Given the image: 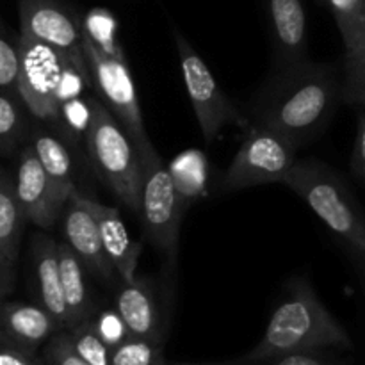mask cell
I'll list each match as a JSON object with an SVG mask.
<instances>
[{
    "instance_id": "cell-3",
    "label": "cell",
    "mask_w": 365,
    "mask_h": 365,
    "mask_svg": "<svg viewBox=\"0 0 365 365\" xmlns=\"http://www.w3.org/2000/svg\"><path fill=\"white\" fill-rule=\"evenodd\" d=\"M93 86L88 57L75 59L53 46L20 34L18 93L29 113L52 125L66 100L82 96Z\"/></svg>"
},
{
    "instance_id": "cell-29",
    "label": "cell",
    "mask_w": 365,
    "mask_h": 365,
    "mask_svg": "<svg viewBox=\"0 0 365 365\" xmlns=\"http://www.w3.org/2000/svg\"><path fill=\"white\" fill-rule=\"evenodd\" d=\"M82 29H84V34L103 52H123L116 39V20L106 9L89 11L82 20Z\"/></svg>"
},
{
    "instance_id": "cell-36",
    "label": "cell",
    "mask_w": 365,
    "mask_h": 365,
    "mask_svg": "<svg viewBox=\"0 0 365 365\" xmlns=\"http://www.w3.org/2000/svg\"><path fill=\"white\" fill-rule=\"evenodd\" d=\"M164 365H166V364H164Z\"/></svg>"
},
{
    "instance_id": "cell-24",
    "label": "cell",
    "mask_w": 365,
    "mask_h": 365,
    "mask_svg": "<svg viewBox=\"0 0 365 365\" xmlns=\"http://www.w3.org/2000/svg\"><path fill=\"white\" fill-rule=\"evenodd\" d=\"M341 31L344 50L365 39V0H324Z\"/></svg>"
},
{
    "instance_id": "cell-6",
    "label": "cell",
    "mask_w": 365,
    "mask_h": 365,
    "mask_svg": "<svg viewBox=\"0 0 365 365\" xmlns=\"http://www.w3.org/2000/svg\"><path fill=\"white\" fill-rule=\"evenodd\" d=\"M141 191H139V217L146 239L170 264L178 253L180 223L185 202L182 200L170 168L160 159L155 146L141 150Z\"/></svg>"
},
{
    "instance_id": "cell-1",
    "label": "cell",
    "mask_w": 365,
    "mask_h": 365,
    "mask_svg": "<svg viewBox=\"0 0 365 365\" xmlns=\"http://www.w3.org/2000/svg\"><path fill=\"white\" fill-rule=\"evenodd\" d=\"M339 100L342 78L337 68L309 59L289 70L271 71L253 98V125L271 128L302 148L327 130Z\"/></svg>"
},
{
    "instance_id": "cell-20",
    "label": "cell",
    "mask_w": 365,
    "mask_h": 365,
    "mask_svg": "<svg viewBox=\"0 0 365 365\" xmlns=\"http://www.w3.org/2000/svg\"><path fill=\"white\" fill-rule=\"evenodd\" d=\"M25 223L27 217L18 200L14 180L0 166V248L13 262L18 260Z\"/></svg>"
},
{
    "instance_id": "cell-18",
    "label": "cell",
    "mask_w": 365,
    "mask_h": 365,
    "mask_svg": "<svg viewBox=\"0 0 365 365\" xmlns=\"http://www.w3.org/2000/svg\"><path fill=\"white\" fill-rule=\"evenodd\" d=\"M29 141L34 146L36 155L45 168V173L52 184L57 203L64 210L71 195L78 191L77 180H75L77 170H75L73 155L68 148V143L61 135L53 134L41 125L32 127Z\"/></svg>"
},
{
    "instance_id": "cell-28",
    "label": "cell",
    "mask_w": 365,
    "mask_h": 365,
    "mask_svg": "<svg viewBox=\"0 0 365 365\" xmlns=\"http://www.w3.org/2000/svg\"><path fill=\"white\" fill-rule=\"evenodd\" d=\"M20 36L14 38L0 16V91H18Z\"/></svg>"
},
{
    "instance_id": "cell-32",
    "label": "cell",
    "mask_w": 365,
    "mask_h": 365,
    "mask_svg": "<svg viewBox=\"0 0 365 365\" xmlns=\"http://www.w3.org/2000/svg\"><path fill=\"white\" fill-rule=\"evenodd\" d=\"M41 359L46 365H89L84 359L78 356L71 346L66 330H61L43 346Z\"/></svg>"
},
{
    "instance_id": "cell-26",
    "label": "cell",
    "mask_w": 365,
    "mask_h": 365,
    "mask_svg": "<svg viewBox=\"0 0 365 365\" xmlns=\"http://www.w3.org/2000/svg\"><path fill=\"white\" fill-rule=\"evenodd\" d=\"M113 365H164L163 342L128 337L110 351Z\"/></svg>"
},
{
    "instance_id": "cell-37",
    "label": "cell",
    "mask_w": 365,
    "mask_h": 365,
    "mask_svg": "<svg viewBox=\"0 0 365 365\" xmlns=\"http://www.w3.org/2000/svg\"><path fill=\"white\" fill-rule=\"evenodd\" d=\"M166 365H168V364H166Z\"/></svg>"
},
{
    "instance_id": "cell-2",
    "label": "cell",
    "mask_w": 365,
    "mask_h": 365,
    "mask_svg": "<svg viewBox=\"0 0 365 365\" xmlns=\"http://www.w3.org/2000/svg\"><path fill=\"white\" fill-rule=\"evenodd\" d=\"M346 328L324 307L305 278L291 280L259 344L245 359L259 360L289 353L351 349Z\"/></svg>"
},
{
    "instance_id": "cell-30",
    "label": "cell",
    "mask_w": 365,
    "mask_h": 365,
    "mask_svg": "<svg viewBox=\"0 0 365 365\" xmlns=\"http://www.w3.org/2000/svg\"><path fill=\"white\" fill-rule=\"evenodd\" d=\"M214 365H344L341 359L330 349L324 351H307V353H289V355L269 356V359H245L235 360L228 364H214Z\"/></svg>"
},
{
    "instance_id": "cell-13",
    "label": "cell",
    "mask_w": 365,
    "mask_h": 365,
    "mask_svg": "<svg viewBox=\"0 0 365 365\" xmlns=\"http://www.w3.org/2000/svg\"><path fill=\"white\" fill-rule=\"evenodd\" d=\"M13 180L27 223L39 228H52L63 216V209L53 196L52 184L31 141L25 143L18 152Z\"/></svg>"
},
{
    "instance_id": "cell-7",
    "label": "cell",
    "mask_w": 365,
    "mask_h": 365,
    "mask_svg": "<svg viewBox=\"0 0 365 365\" xmlns=\"http://www.w3.org/2000/svg\"><path fill=\"white\" fill-rule=\"evenodd\" d=\"M84 52L91 71L93 88L98 100L114 114L121 127L130 135L138 152L152 146L143 120L139 95L128 68L125 52L109 53L100 50L84 34Z\"/></svg>"
},
{
    "instance_id": "cell-14",
    "label": "cell",
    "mask_w": 365,
    "mask_h": 365,
    "mask_svg": "<svg viewBox=\"0 0 365 365\" xmlns=\"http://www.w3.org/2000/svg\"><path fill=\"white\" fill-rule=\"evenodd\" d=\"M63 328L38 303L0 299V348L38 355Z\"/></svg>"
},
{
    "instance_id": "cell-9",
    "label": "cell",
    "mask_w": 365,
    "mask_h": 365,
    "mask_svg": "<svg viewBox=\"0 0 365 365\" xmlns=\"http://www.w3.org/2000/svg\"><path fill=\"white\" fill-rule=\"evenodd\" d=\"M173 36L178 61H180L182 81H184L185 91L191 100L205 143H212L228 125L248 127L250 120L221 91L202 56L192 48L191 43L177 29H173Z\"/></svg>"
},
{
    "instance_id": "cell-31",
    "label": "cell",
    "mask_w": 365,
    "mask_h": 365,
    "mask_svg": "<svg viewBox=\"0 0 365 365\" xmlns=\"http://www.w3.org/2000/svg\"><path fill=\"white\" fill-rule=\"evenodd\" d=\"M89 319H91L96 334L102 337V341L110 349H114L125 339L130 337V331H128L127 324H125V321L121 319V316L118 314V310L114 307L113 309L102 310V312H95Z\"/></svg>"
},
{
    "instance_id": "cell-34",
    "label": "cell",
    "mask_w": 365,
    "mask_h": 365,
    "mask_svg": "<svg viewBox=\"0 0 365 365\" xmlns=\"http://www.w3.org/2000/svg\"><path fill=\"white\" fill-rule=\"evenodd\" d=\"M14 267H16V262H13L0 248V299H4L13 292Z\"/></svg>"
},
{
    "instance_id": "cell-5",
    "label": "cell",
    "mask_w": 365,
    "mask_h": 365,
    "mask_svg": "<svg viewBox=\"0 0 365 365\" xmlns=\"http://www.w3.org/2000/svg\"><path fill=\"white\" fill-rule=\"evenodd\" d=\"M84 141L89 160L100 178L130 212L138 214L141 191L138 148L120 121L98 98H93V120Z\"/></svg>"
},
{
    "instance_id": "cell-4",
    "label": "cell",
    "mask_w": 365,
    "mask_h": 365,
    "mask_svg": "<svg viewBox=\"0 0 365 365\" xmlns=\"http://www.w3.org/2000/svg\"><path fill=\"white\" fill-rule=\"evenodd\" d=\"M284 184L365 264V214L344 180L330 166L317 160H296Z\"/></svg>"
},
{
    "instance_id": "cell-35",
    "label": "cell",
    "mask_w": 365,
    "mask_h": 365,
    "mask_svg": "<svg viewBox=\"0 0 365 365\" xmlns=\"http://www.w3.org/2000/svg\"><path fill=\"white\" fill-rule=\"evenodd\" d=\"M0 365H46L38 355L18 351V349L0 348Z\"/></svg>"
},
{
    "instance_id": "cell-12",
    "label": "cell",
    "mask_w": 365,
    "mask_h": 365,
    "mask_svg": "<svg viewBox=\"0 0 365 365\" xmlns=\"http://www.w3.org/2000/svg\"><path fill=\"white\" fill-rule=\"evenodd\" d=\"M273 71L289 70L309 61L307 16L302 0H264Z\"/></svg>"
},
{
    "instance_id": "cell-22",
    "label": "cell",
    "mask_w": 365,
    "mask_h": 365,
    "mask_svg": "<svg viewBox=\"0 0 365 365\" xmlns=\"http://www.w3.org/2000/svg\"><path fill=\"white\" fill-rule=\"evenodd\" d=\"M93 98L95 96H75L61 103L57 109L52 127L56 128V134L61 135L66 143L86 139L93 120Z\"/></svg>"
},
{
    "instance_id": "cell-19",
    "label": "cell",
    "mask_w": 365,
    "mask_h": 365,
    "mask_svg": "<svg viewBox=\"0 0 365 365\" xmlns=\"http://www.w3.org/2000/svg\"><path fill=\"white\" fill-rule=\"evenodd\" d=\"M59 267L61 282H63V294L68 309V328L88 321L95 310L91 289L88 284V273L84 264L71 252L66 242H59Z\"/></svg>"
},
{
    "instance_id": "cell-17",
    "label": "cell",
    "mask_w": 365,
    "mask_h": 365,
    "mask_svg": "<svg viewBox=\"0 0 365 365\" xmlns=\"http://www.w3.org/2000/svg\"><path fill=\"white\" fill-rule=\"evenodd\" d=\"M82 202L86 203L91 214L98 223L100 235H102L103 248H106L107 257L114 266L116 273L120 274L121 280H132L138 271L139 257H141V242L134 241L128 234V228L125 221L121 220L120 210L114 207L106 205L98 200L91 198L88 195H82Z\"/></svg>"
},
{
    "instance_id": "cell-23",
    "label": "cell",
    "mask_w": 365,
    "mask_h": 365,
    "mask_svg": "<svg viewBox=\"0 0 365 365\" xmlns=\"http://www.w3.org/2000/svg\"><path fill=\"white\" fill-rule=\"evenodd\" d=\"M173 175L175 185L180 192L185 205L198 198L205 185V160L202 152H185L171 164L170 168Z\"/></svg>"
},
{
    "instance_id": "cell-27",
    "label": "cell",
    "mask_w": 365,
    "mask_h": 365,
    "mask_svg": "<svg viewBox=\"0 0 365 365\" xmlns=\"http://www.w3.org/2000/svg\"><path fill=\"white\" fill-rule=\"evenodd\" d=\"M66 331L75 351L89 365H113V362H110V351L113 349L96 334L91 319L84 321V323L77 324V327L70 328Z\"/></svg>"
},
{
    "instance_id": "cell-21",
    "label": "cell",
    "mask_w": 365,
    "mask_h": 365,
    "mask_svg": "<svg viewBox=\"0 0 365 365\" xmlns=\"http://www.w3.org/2000/svg\"><path fill=\"white\" fill-rule=\"evenodd\" d=\"M27 106L18 91H0V155H13L31 138Z\"/></svg>"
},
{
    "instance_id": "cell-8",
    "label": "cell",
    "mask_w": 365,
    "mask_h": 365,
    "mask_svg": "<svg viewBox=\"0 0 365 365\" xmlns=\"http://www.w3.org/2000/svg\"><path fill=\"white\" fill-rule=\"evenodd\" d=\"M296 152L298 148L278 132L250 125L241 148L221 180V187L239 191L264 184H284L296 164Z\"/></svg>"
},
{
    "instance_id": "cell-25",
    "label": "cell",
    "mask_w": 365,
    "mask_h": 365,
    "mask_svg": "<svg viewBox=\"0 0 365 365\" xmlns=\"http://www.w3.org/2000/svg\"><path fill=\"white\" fill-rule=\"evenodd\" d=\"M342 100L365 109V39L344 53Z\"/></svg>"
},
{
    "instance_id": "cell-33",
    "label": "cell",
    "mask_w": 365,
    "mask_h": 365,
    "mask_svg": "<svg viewBox=\"0 0 365 365\" xmlns=\"http://www.w3.org/2000/svg\"><path fill=\"white\" fill-rule=\"evenodd\" d=\"M351 168L360 178L365 180V110L359 113V121H356V138L355 146H353Z\"/></svg>"
},
{
    "instance_id": "cell-11",
    "label": "cell",
    "mask_w": 365,
    "mask_h": 365,
    "mask_svg": "<svg viewBox=\"0 0 365 365\" xmlns=\"http://www.w3.org/2000/svg\"><path fill=\"white\" fill-rule=\"evenodd\" d=\"M61 220H63L64 242L70 246L71 252L78 257V260L84 264V267L93 277L114 287L121 278L107 257L98 223L91 210L82 202L81 191H75L71 195Z\"/></svg>"
},
{
    "instance_id": "cell-16",
    "label": "cell",
    "mask_w": 365,
    "mask_h": 365,
    "mask_svg": "<svg viewBox=\"0 0 365 365\" xmlns=\"http://www.w3.org/2000/svg\"><path fill=\"white\" fill-rule=\"evenodd\" d=\"M31 262L34 273L36 298L63 330L68 328V309L63 294L59 267V242L45 234H36L31 242Z\"/></svg>"
},
{
    "instance_id": "cell-10",
    "label": "cell",
    "mask_w": 365,
    "mask_h": 365,
    "mask_svg": "<svg viewBox=\"0 0 365 365\" xmlns=\"http://www.w3.org/2000/svg\"><path fill=\"white\" fill-rule=\"evenodd\" d=\"M20 34L86 59L82 20L59 0H18Z\"/></svg>"
},
{
    "instance_id": "cell-15",
    "label": "cell",
    "mask_w": 365,
    "mask_h": 365,
    "mask_svg": "<svg viewBox=\"0 0 365 365\" xmlns=\"http://www.w3.org/2000/svg\"><path fill=\"white\" fill-rule=\"evenodd\" d=\"M114 309L127 324L132 337L163 342V316L153 285L134 277L114 285Z\"/></svg>"
}]
</instances>
